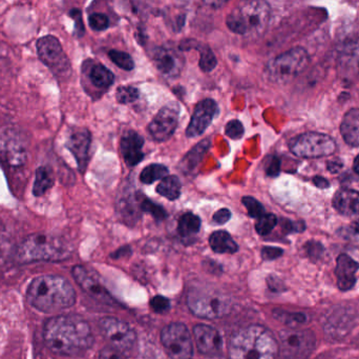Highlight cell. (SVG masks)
<instances>
[{"instance_id": "6da1fadb", "label": "cell", "mask_w": 359, "mask_h": 359, "mask_svg": "<svg viewBox=\"0 0 359 359\" xmlns=\"http://www.w3.org/2000/svg\"><path fill=\"white\" fill-rule=\"evenodd\" d=\"M43 339L50 351L62 356L80 355L94 343L88 322L77 315L56 316L48 320L44 325Z\"/></svg>"}, {"instance_id": "7a4b0ae2", "label": "cell", "mask_w": 359, "mask_h": 359, "mask_svg": "<svg viewBox=\"0 0 359 359\" xmlns=\"http://www.w3.org/2000/svg\"><path fill=\"white\" fill-rule=\"evenodd\" d=\"M27 297L35 309L44 313L67 309L76 301L73 286L65 278L57 275L36 278L27 289Z\"/></svg>"}, {"instance_id": "3957f363", "label": "cell", "mask_w": 359, "mask_h": 359, "mask_svg": "<svg viewBox=\"0 0 359 359\" xmlns=\"http://www.w3.org/2000/svg\"><path fill=\"white\" fill-rule=\"evenodd\" d=\"M278 353V343L264 327H246L230 339L229 359H276Z\"/></svg>"}, {"instance_id": "277c9868", "label": "cell", "mask_w": 359, "mask_h": 359, "mask_svg": "<svg viewBox=\"0 0 359 359\" xmlns=\"http://www.w3.org/2000/svg\"><path fill=\"white\" fill-rule=\"evenodd\" d=\"M71 252L69 244L61 238L37 233L22 240L15 253V259L19 263L61 261L69 259Z\"/></svg>"}, {"instance_id": "5b68a950", "label": "cell", "mask_w": 359, "mask_h": 359, "mask_svg": "<svg viewBox=\"0 0 359 359\" xmlns=\"http://www.w3.org/2000/svg\"><path fill=\"white\" fill-rule=\"evenodd\" d=\"M187 306L194 315L215 320L229 313L231 301L221 291L209 287H196L188 292Z\"/></svg>"}, {"instance_id": "8992f818", "label": "cell", "mask_w": 359, "mask_h": 359, "mask_svg": "<svg viewBox=\"0 0 359 359\" xmlns=\"http://www.w3.org/2000/svg\"><path fill=\"white\" fill-rule=\"evenodd\" d=\"M310 57L307 51L301 46L291 48L272 59L267 65L268 78L276 84L290 82L303 73L309 65Z\"/></svg>"}, {"instance_id": "52a82bcc", "label": "cell", "mask_w": 359, "mask_h": 359, "mask_svg": "<svg viewBox=\"0 0 359 359\" xmlns=\"http://www.w3.org/2000/svg\"><path fill=\"white\" fill-rule=\"evenodd\" d=\"M289 148L297 157L320 158L332 155L337 147L334 139L329 135L309 132L295 137Z\"/></svg>"}, {"instance_id": "ba28073f", "label": "cell", "mask_w": 359, "mask_h": 359, "mask_svg": "<svg viewBox=\"0 0 359 359\" xmlns=\"http://www.w3.org/2000/svg\"><path fill=\"white\" fill-rule=\"evenodd\" d=\"M316 335L312 331L285 330L280 335V359H308L316 349Z\"/></svg>"}, {"instance_id": "9c48e42d", "label": "cell", "mask_w": 359, "mask_h": 359, "mask_svg": "<svg viewBox=\"0 0 359 359\" xmlns=\"http://www.w3.org/2000/svg\"><path fill=\"white\" fill-rule=\"evenodd\" d=\"M162 345L170 359H191V337L183 324H170L163 329L161 334Z\"/></svg>"}, {"instance_id": "30bf717a", "label": "cell", "mask_w": 359, "mask_h": 359, "mask_svg": "<svg viewBox=\"0 0 359 359\" xmlns=\"http://www.w3.org/2000/svg\"><path fill=\"white\" fill-rule=\"evenodd\" d=\"M238 14L242 17L243 22L246 27V35L251 37H259L267 30L270 20V6L265 1L242 2L236 8Z\"/></svg>"}, {"instance_id": "8fae6325", "label": "cell", "mask_w": 359, "mask_h": 359, "mask_svg": "<svg viewBox=\"0 0 359 359\" xmlns=\"http://www.w3.org/2000/svg\"><path fill=\"white\" fill-rule=\"evenodd\" d=\"M27 150L25 137L16 129H0V159L8 166L20 167L27 160Z\"/></svg>"}, {"instance_id": "7c38bea8", "label": "cell", "mask_w": 359, "mask_h": 359, "mask_svg": "<svg viewBox=\"0 0 359 359\" xmlns=\"http://www.w3.org/2000/svg\"><path fill=\"white\" fill-rule=\"evenodd\" d=\"M100 330L111 347L118 351H128L136 343L135 331L126 322L117 318H103L100 322Z\"/></svg>"}, {"instance_id": "4fadbf2b", "label": "cell", "mask_w": 359, "mask_h": 359, "mask_svg": "<svg viewBox=\"0 0 359 359\" xmlns=\"http://www.w3.org/2000/svg\"><path fill=\"white\" fill-rule=\"evenodd\" d=\"M38 55L44 65L52 69L57 75H63L69 71V59L59 40L54 36H44L37 42Z\"/></svg>"}, {"instance_id": "5bb4252c", "label": "cell", "mask_w": 359, "mask_h": 359, "mask_svg": "<svg viewBox=\"0 0 359 359\" xmlns=\"http://www.w3.org/2000/svg\"><path fill=\"white\" fill-rule=\"evenodd\" d=\"M179 124V107L174 105L162 107L151 120L149 131L155 141L163 143L176 132Z\"/></svg>"}, {"instance_id": "9a60e30c", "label": "cell", "mask_w": 359, "mask_h": 359, "mask_svg": "<svg viewBox=\"0 0 359 359\" xmlns=\"http://www.w3.org/2000/svg\"><path fill=\"white\" fill-rule=\"evenodd\" d=\"M73 276L80 288L90 297L104 303H113V297L94 271L83 266H76L73 269Z\"/></svg>"}, {"instance_id": "2e32d148", "label": "cell", "mask_w": 359, "mask_h": 359, "mask_svg": "<svg viewBox=\"0 0 359 359\" xmlns=\"http://www.w3.org/2000/svg\"><path fill=\"white\" fill-rule=\"evenodd\" d=\"M217 112L219 107L213 99L206 98L201 100L196 105L189 124L186 129V136L194 138L202 135L210 126Z\"/></svg>"}, {"instance_id": "e0dca14e", "label": "cell", "mask_w": 359, "mask_h": 359, "mask_svg": "<svg viewBox=\"0 0 359 359\" xmlns=\"http://www.w3.org/2000/svg\"><path fill=\"white\" fill-rule=\"evenodd\" d=\"M90 143L92 135L88 129H76L67 139V148L73 154L77 162L78 168L82 173L86 171L88 164Z\"/></svg>"}, {"instance_id": "ac0fdd59", "label": "cell", "mask_w": 359, "mask_h": 359, "mask_svg": "<svg viewBox=\"0 0 359 359\" xmlns=\"http://www.w3.org/2000/svg\"><path fill=\"white\" fill-rule=\"evenodd\" d=\"M151 58L158 71L165 77L176 78L181 74L183 58L172 48L157 46L154 48Z\"/></svg>"}, {"instance_id": "d6986e66", "label": "cell", "mask_w": 359, "mask_h": 359, "mask_svg": "<svg viewBox=\"0 0 359 359\" xmlns=\"http://www.w3.org/2000/svg\"><path fill=\"white\" fill-rule=\"evenodd\" d=\"M144 138L139 133L133 130L126 131L120 139V152L128 167L140 164L144 158L142 148Z\"/></svg>"}, {"instance_id": "ffe728a7", "label": "cell", "mask_w": 359, "mask_h": 359, "mask_svg": "<svg viewBox=\"0 0 359 359\" xmlns=\"http://www.w3.org/2000/svg\"><path fill=\"white\" fill-rule=\"evenodd\" d=\"M196 347L201 353L207 356L219 355L222 349V337L212 327L198 325L194 329Z\"/></svg>"}, {"instance_id": "44dd1931", "label": "cell", "mask_w": 359, "mask_h": 359, "mask_svg": "<svg viewBox=\"0 0 359 359\" xmlns=\"http://www.w3.org/2000/svg\"><path fill=\"white\" fill-rule=\"evenodd\" d=\"M359 263L346 254L339 255L337 261L335 275L337 278V286L341 291L351 290L356 282V272L358 271Z\"/></svg>"}, {"instance_id": "7402d4cb", "label": "cell", "mask_w": 359, "mask_h": 359, "mask_svg": "<svg viewBox=\"0 0 359 359\" xmlns=\"http://www.w3.org/2000/svg\"><path fill=\"white\" fill-rule=\"evenodd\" d=\"M339 67L348 77L359 74V38L346 42L339 54Z\"/></svg>"}, {"instance_id": "603a6c76", "label": "cell", "mask_w": 359, "mask_h": 359, "mask_svg": "<svg viewBox=\"0 0 359 359\" xmlns=\"http://www.w3.org/2000/svg\"><path fill=\"white\" fill-rule=\"evenodd\" d=\"M333 207L347 216L359 215V192L352 189L339 190L333 198Z\"/></svg>"}, {"instance_id": "cb8c5ba5", "label": "cell", "mask_w": 359, "mask_h": 359, "mask_svg": "<svg viewBox=\"0 0 359 359\" xmlns=\"http://www.w3.org/2000/svg\"><path fill=\"white\" fill-rule=\"evenodd\" d=\"M140 198V196L130 193V195L120 198L118 202L117 211L120 218L128 225H135L141 217Z\"/></svg>"}, {"instance_id": "d4e9b609", "label": "cell", "mask_w": 359, "mask_h": 359, "mask_svg": "<svg viewBox=\"0 0 359 359\" xmlns=\"http://www.w3.org/2000/svg\"><path fill=\"white\" fill-rule=\"evenodd\" d=\"M341 133L346 143L359 147V109H351L341 124Z\"/></svg>"}, {"instance_id": "484cf974", "label": "cell", "mask_w": 359, "mask_h": 359, "mask_svg": "<svg viewBox=\"0 0 359 359\" xmlns=\"http://www.w3.org/2000/svg\"><path fill=\"white\" fill-rule=\"evenodd\" d=\"M352 315L345 310H341L339 313H335L329 320L328 326H326V332L332 339H341L347 334L351 328Z\"/></svg>"}, {"instance_id": "4316f807", "label": "cell", "mask_w": 359, "mask_h": 359, "mask_svg": "<svg viewBox=\"0 0 359 359\" xmlns=\"http://www.w3.org/2000/svg\"><path fill=\"white\" fill-rule=\"evenodd\" d=\"M88 79L95 88L107 90L115 82V75L101 63H94L88 70Z\"/></svg>"}, {"instance_id": "83f0119b", "label": "cell", "mask_w": 359, "mask_h": 359, "mask_svg": "<svg viewBox=\"0 0 359 359\" xmlns=\"http://www.w3.org/2000/svg\"><path fill=\"white\" fill-rule=\"evenodd\" d=\"M209 244L217 254H233L238 250V244L226 231H217L211 234Z\"/></svg>"}, {"instance_id": "f1b7e54d", "label": "cell", "mask_w": 359, "mask_h": 359, "mask_svg": "<svg viewBox=\"0 0 359 359\" xmlns=\"http://www.w3.org/2000/svg\"><path fill=\"white\" fill-rule=\"evenodd\" d=\"M209 148H210V141L209 139H205V141L198 143V145H196L194 149L190 150L187 155L182 159V170L185 173L194 171L198 166V164L202 162L203 157L208 151Z\"/></svg>"}, {"instance_id": "f546056e", "label": "cell", "mask_w": 359, "mask_h": 359, "mask_svg": "<svg viewBox=\"0 0 359 359\" xmlns=\"http://www.w3.org/2000/svg\"><path fill=\"white\" fill-rule=\"evenodd\" d=\"M181 181L176 175L165 177L157 187L158 193L168 200H178L181 196Z\"/></svg>"}, {"instance_id": "4dcf8cb0", "label": "cell", "mask_w": 359, "mask_h": 359, "mask_svg": "<svg viewBox=\"0 0 359 359\" xmlns=\"http://www.w3.org/2000/svg\"><path fill=\"white\" fill-rule=\"evenodd\" d=\"M201 229L200 217L194 215V213H185L180 218L178 223V232L180 235L184 238H190L196 235Z\"/></svg>"}, {"instance_id": "1f68e13d", "label": "cell", "mask_w": 359, "mask_h": 359, "mask_svg": "<svg viewBox=\"0 0 359 359\" xmlns=\"http://www.w3.org/2000/svg\"><path fill=\"white\" fill-rule=\"evenodd\" d=\"M54 185V176L52 171L46 167H40L36 172L35 183H34L33 193L36 196H41Z\"/></svg>"}, {"instance_id": "d6a6232c", "label": "cell", "mask_w": 359, "mask_h": 359, "mask_svg": "<svg viewBox=\"0 0 359 359\" xmlns=\"http://www.w3.org/2000/svg\"><path fill=\"white\" fill-rule=\"evenodd\" d=\"M194 48H196V50L200 52L198 65H200L201 70L205 72V73H209V72L213 71L215 67H217V59L213 51L211 50L210 46H209L208 44L196 42Z\"/></svg>"}, {"instance_id": "836d02e7", "label": "cell", "mask_w": 359, "mask_h": 359, "mask_svg": "<svg viewBox=\"0 0 359 359\" xmlns=\"http://www.w3.org/2000/svg\"><path fill=\"white\" fill-rule=\"evenodd\" d=\"M168 173L170 171H168V167L163 166V164H149L141 172L140 181L144 185H151L160 179L163 181L165 177L168 176Z\"/></svg>"}, {"instance_id": "e575fe53", "label": "cell", "mask_w": 359, "mask_h": 359, "mask_svg": "<svg viewBox=\"0 0 359 359\" xmlns=\"http://www.w3.org/2000/svg\"><path fill=\"white\" fill-rule=\"evenodd\" d=\"M140 209L141 212L149 213L158 221H165L168 216V212L163 207L151 202L149 198L144 197V196H142V200H140Z\"/></svg>"}, {"instance_id": "d590c367", "label": "cell", "mask_w": 359, "mask_h": 359, "mask_svg": "<svg viewBox=\"0 0 359 359\" xmlns=\"http://www.w3.org/2000/svg\"><path fill=\"white\" fill-rule=\"evenodd\" d=\"M274 318L288 326H297V325L305 324L308 318L306 314L292 313V312L284 311V310H274Z\"/></svg>"}, {"instance_id": "8d00e7d4", "label": "cell", "mask_w": 359, "mask_h": 359, "mask_svg": "<svg viewBox=\"0 0 359 359\" xmlns=\"http://www.w3.org/2000/svg\"><path fill=\"white\" fill-rule=\"evenodd\" d=\"M109 57L117 67L124 71H133L135 69V61L128 53L111 50L109 52Z\"/></svg>"}, {"instance_id": "74e56055", "label": "cell", "mask_w": 359, "mask_h": 359, "mask_svg": "<svg viewBox=\"0 0 359 359\" xmlns=\"http://www.w3.org/2000/svg\"><path fill=\"white\" fill-rule=\"evenodd\" d=\"M140 96V91L132 86H119L116 91V98L121 105L135 103Z\"/></svg>"}, {"instance_id": "f35d334b", "label": "cell", "mask_w": 359, "mask_h": 359, "mask_svg": "<svg viewBox=\"0 0 359 359\" xmlns=\"http://www.w3.org/2000/svg\"><path fill=\"white\" fill-rule=\"evenodd\" d=\"M278 223V218L274 214H264L259 218H257V223H255V230L259 235H268L272 230L276 228Z\"/></svg>"}, {"instance_id": "ab89813d", "label": "cell", "mask_w": 359, "mask_h": 359, "mask_svg": "<svg viewBox=\"0 0 359 359\" xmlns=\"http://www.w3.org/2000/svg\"><path fill=\"white\" fill-rule=\"evenodd\" d=\"M242 202L245 208L247 209L249 216L252 218H259L262 215L265 214V208L263 204L255 198L251 197V196H245L243 197Z\"/></svg>"}, {"instance_id": "60d3db41", "label": "cell", "mask_w": 359, "mask_h": 359, "mask_svg": "<svg viewBox=\"0 0 359 359\" xmlns=\"http://www.w3.org/2000/svg\"><path fill=\"white\" fill-rule=\"evenodd\" d=\"M226 25L230 31L240 35H246V27H245L244 22H243L242 17L238 14V10L234 8L226 19Z\"/></svg>"}, {"instance_id": "b9f144b4", "label": "cell", "mask_w": 359, "mask_h": 359, "mask_svg": "<svg viewBox=\"0 0 359 359\" xmlns=\"http://www.w3.org/2000/svg\"><path fill=\"white\" fill-rule=\"evenodd\" d=\"M88 23L94 31L102 32L109 29V19L103 13H94L88 17Z\"/></svg>"}, {"instance_id": "7bdbcfd3", "label": "cell", "mask_w": 359, "mask_h": 359, "mask_svg": "<svg viewBox=\"0 0 359 359\" xmlns=\"http://www.w3.org/2000/svg\"><path fill=\"white\" fill-rule=\"evenodd\" d=\"M225 133L226 135H227V137L236 141V139L242 138L243 135H244V126H243V124L240 120H230V122H227V124H226Z\"/></svg>"}, {"instance_id": "ee69618b", "label": "cell", "mask_w": 359, "mask_h": 359, "mask_svg": "<svg viewBox=\"0 0 359 359\" xmlns=\"http://www.w3.org/2000/svg\"><path fill=\"white\" fill-rule=\"evenodd\" d=\"M151 307L156 313H165L170 308V303L163 296H156L151 299Z\"/></svg>"}, {"instance_id": "f6af8a7d", "label": "cell", "mask_w": 359, "mask_h": 359, "mask_svg": "<svg viewBox=\"0 0 359 359\" xmlns=\"http://www.w3.org/2000/svg\"><path fill=\"white\" fill-rule=\"evenodd\" d=\"M305 248L310 259H313V261H318L322 257L323 253L325 251L323 244L318 242H307Z\"/></svg>"}, {"instance_id": "bcb514c9", "label": "cell", "mask_w": 359, "mask_h": 359, "mask_svg": "<svg viewBox=\"0 0 359 359\" xmlns=\"http://www.w3.org/2000/svg\"><path fill=\"white\" fill-rule=\"evenodd\" d=\"M280 160L276 156H271L266 164V174L270 177H276L280 175Z\"/></svg>"}, {"instance_id": "7dc6e473", "label": "cell", "mask_w": 359, "mask_h": 359, "mask_svg": "<svg viewBox=\"0 0 359 359\" xmlns=\"http://www.w3.org/2000/svg\"><path fill=\"white\" fill-rule=\"evenodd\" d=\"M283 250L280 248H276V247H265L262 250V256L265 261H273V259H278L282 256Z\"/></svg>"}, {"instance_id": "c3c4849f", "label": "cell", "mask_w": 359, "mask_h": 359, "mask_svg": "<svg viewBox=\"0 0 359 359\" xmlns=\"http://www.w3.org/2000/svg\"><path fill=\"white\" fill-rule=\"evenodd\" d=\"M231 218V212L228 209H221L213 214V223L217 225H224Z\"/></svg>"}, {"instance_id": "681fc988", "label": "cell", "mask_w": 359, "mask_h": 359, "mask_svg": "<svg viewBox=\"0 0 359 359\" xmlns=\"http://www.w3.org/2000/svg\"><path fill=\"white\" fill-rule=\"evenodd\" d=\"M71 16L75 20V32L78 36H82L84 34V25L82 22L81 12L77 8L71 11Z\"/></svg>"}, {"instance_id": "f907efd6", "label": "cell", "mask_w": 359, "mask_h": 359, "mask_svg": "<svg viewBox=\"0 0 359 359\" xmlns=\"http://www.w3.org/2000/svg\"><path fill=\"white\" fill-rule=\"evenodd\" d=\"M99 359H126L122 352L114 349V348H105L101 351Z\"/></svg>"}, {"instance_id": "816d5d0a", "label": "cell", "mask_w": 359, "mask_h": 359, "mask_svg": "<svg viewBox=\"0 0 359 359\" xmlns=\"http://www.w3.org/2000/svg\"><path fill=\"white\" fill-rule=\"evenodd\" d=\"M284 228L288 232H302L305 230V225L301 221L299 223H292V221H286Z\"/></svg>"}, {"instance_id": "f5cc1de1", "label": "cell", "mask_w": 359, "mask_h": 359, "mask_svg": "<svg viewBox=\"0 0 359 359\" xmlns=\"http://www.w3.org/2000/svg\"><path fill=\"white\" fill-rule=\"evenodd\" d=\"M344 164L339 159L337 160H331V162H327V168L330 171L331 173L335 174V173H339V171L343 169Z\"/></svg>"}, {"instance_id": "db71d44e", "label": "cell", "mask_w": 359, "mask_h": 359, "mask_svg": "<svg viewBox=\"0 0 359 359\" xmlns=\"http://www.w3.org/2000/svg\"><path fill=\"white\" fill-rule=\"evenodd\" d=\"M313 183L316 187L320 188V189H326V188L329 187V181L322 176L314 177Z\"/></svg>"}, {"instance_id": "11a10c76", "label": "cell", "mask_w": 359, "mask_h": 359, "mask_svg": "<svg viewBox=\"0 0 359 359\" xmlns=\"http://www.w3.org/2000/svg\"><path fill=\"white\" fill-rule=\"evenodd\" d=\"M6 244H8V237H6V231H4V228L0 226V254H1L2 251L6 249Z\"/></svg>"}, {"instance_id": "9f6ffc18", "label": "cell", "mask_w": 359, "mask_h": 359, "mask_svg": "<svg viewBox=\"0 0 359 359\" xmlns=\"http://www.w3.org/2000/svg\"><path fill=\"white\" fill-rule=\"evenodd\" d=\"M353 169L359 174V155L356 156L355 159H354Z\"/></svg>"}, {"instance_id": "6f0895ef", "label": "cell", "mask_w": 359, "mask_h": 359, "mask_svg": "<svg viewBox=\"0 0 359 359\" xmlns=\"http://www.w3.org/2000/svg\"><path fill=\"white\" fill-rule=\"evenodd\" d=\"M353 230L359 234V218L353 223Z\"/></svg>"}, {"instance_id": "680465c9", "label": "cell", "mask_w": 359, "mask_h": 359, "mask_svg": "<svg viewBox=\"0 0 359 359\" xmlns=\"http://www.w3.org/2000/svg\"><path fill=\"white\" fill-rule=\"evenodd\" d=\"M205 359H222V358H219V355H215V356H208V358H205Z\"/></svg>"}]
</instances>
